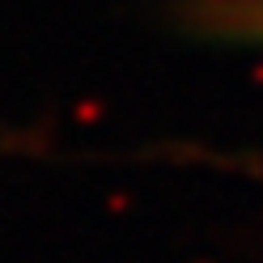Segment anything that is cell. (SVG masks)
I'll list each match as a JSON object with an SVG mask.
<instances>
[{
	"label": "cell",
	"mask_w": 263,
	"mask_h": 263,
	"mask_svg": "<svg viewBox=\"0 0 263 263\" xmlns=\"http://www.w3.org/2000/svg\"><path fill=\"white\" fill-rule=\"evenodd\" d=\"M191 30L225 43L263 47V0H178Z\"/></svg>",
	"instance_id": "obj_1"
}]
</instances>
